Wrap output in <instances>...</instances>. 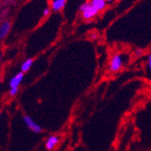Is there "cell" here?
<instances>
[{
	"instance_id": "52a82bcc",
	"label": "cell",
	"mask_w": 151,
	"mask_h": 151,
	"mask_svg": "<svg viewBox=\"0 0 151 151\" xmlns=\"http://www.w3.org/2000/svg\"><path fill=\"white\" fill-rule=\"evenodd\" d=\"M10 29H11V23L8 21H5L0 25V40L6 37V35L10 32Z\"/></svg>"
},
{
	"instance_id": "30bf717a",
	"label": "cell",
	"mask_w": 151,
	"mask_h": 151,
	"mask_svg": "<svg viewBox=\"0 0 151 151\" xmlns=\"http://www.w3.org/2000/svg\"><path fill=\"white\" fill-rule=\"evenodd\" d=\"M17 92H18V88H10V90H9V95L12 96V97L17 95Z\"/></svg>"
},
{
	"instance_id": "9a60e30c",
	"label": "cell",
	"mask_w": 151,
	"mask_h": 151,
	"mask_svg": "<svg viewBox=\"0 0 151 151\" xmlns=\"http://www.w3.org/2000/svg\"><path fill=\"white\" fill-rule=\"evenodd\" d=\"M1 59H2V53L0 52V61H1Z\"/></svg>"
},
{
	"instance_id": "7a4b0ae2",
	"label": "cell",
	"mask_w": 151,
	"mask_h": 151,
	"mask_svg": "<svg viewBox=\"0 0 151 151\" xmlns=\"http://www.w3.org/2000/svg\"><path fill=\"white\" fill-rule=\"evenodd\" d=\"M124 65V57L122 54L117 53L111 57V61H109V69L111 73H118L121 68Z\"/></svg>"
},
{
	"instance_id": "8fae6325",
	"label": "cell",
	"mask_w": 151,
	"mask_h": 151,
	"mask_svg": "<svg viewBox=\"0 0 151 151\" xmlns=\"http://www.w3.org/2000/svg\"><path fill=\"white\" fill-rule=\"evenodd\" d=\"M51 14V9L50 8H45V9H44V11H43V15L45 16V17H48L49 15Z\"/></svg>"
},
{
	"instance_id": "5bb4252c",
	"label": "cell",
	"mask_w": 151,
	"mask_h": 151,
	"mask_svg": "<svg viewBox=\"0 0 151 151\" xmlns=\"http://www.w3.org/2000/svg\"><path fill=\"white\" fill-rule=\"evenodd\" d=\"M141 53H142V52L140 50H138V51L136 52V54H141Z\"/></svg>"
},
{
	"instance_id": "277c9868",
	"label": "cell",
	"mask_w": 151,
	"mask_h": 151,
	"mask_svg": "<svg viewBox=\"0 0 151 151\" xmlns=\"http://www.w3.org/2000/svg\"><path fill=\"white\" fill-rule=\"evenodd\" d=\"M23 79H24V73H22V72L17 73L16 75H14L9 81L10 88H18V86L20 85Z\"/></svg>"
},
{
	"instance_id": "4fadbf2b",
	"label": "cell",
	"mask_w": 151,
	"mask_h": 151,
	"mask_svg": "<svg viewBox=\"0 0 151 151\" xmlns=\"http://www.w3.org/2000/svg\"><path fill=\"white\" fill-rule=\"evenodd\" d=\"M115 1V0H106L107 3H113Z\"/></svg>"
},
{
	"instance_id": "ba28073f",
	"label": "cell",
	"mask_w": 151,
	"mask_h": 151,
	"mask_svg": "<svg viewBox=\"0 0 151 151\" xmlns=\"http://www.w3.org/2000/svg\"><path fill=\"white\" fill-rule=\"evenodd\" d=\"M90 3L97 9L99 12L103 11L107 7V2L106 0H91Z\"/></svg>"
},
{
	"instance_id": "5b68a950",
	"label": "cell",
	"mask_w": 151,
	"mask_h": 151,
	"mask_svg": "<svg viewBox=\"0 0 151 151\" xmlns=\"http://www.w3.org/2000/svg\"><path fill=\"white\" fill-rule=\"evenodd\" d=\"M59 143V137L57 136H50L45 141V148L47 150H52L55 148L57 144Z\"/></svg>"
},
{
	"instance_id": "7c38bea8",
	"label": "cell",
	"mask_w": 151,
	"mask_h": 151,
	"mask_svg": "<svg viewBox=\"0 0 151 151\" xmlns=\"http://www.w3.org/2000/svg\"><path fill=\"white\" fill-rule=\"evenodd\" d=\"M147 66H148L149 71H151V53L149 54L148 59H147Z\"/></svg>"
},
{
	"instance_id": "8992f818",
	"label": "cell",
	"mask_w": 151,
	"mask_h": 151,
	"mask_svg": "<svg viewBox=\"0 0 151 151\" xmlns=\"http://www.w3.org/2000/svg\"><path fill=\"white\" fill-rule=\"evenodd\" d=\"M67 0H52L51 2V9L54 12L61 11L64 8Z\"/></svg>"
},
{
	"instance_id": "6da1fadb",
	"label": "cell",
	"mask_w": 151,
	"mask_h": 151,
	"mask_svg": "<svg viewBox=\"0 0 151 151\" xmlns=\"http://www.w3.org/2000/svg\"><path fill=\"white\" fill-rule=\"evenodd\" d=\"M80 12L81 13V17L84 20H91L97 17L99 11L96 9L90 2H85L80 6Z\"/></svg>"
},
{
	"instance_id": "9c48e42d",
	"label": "cell",
	"mask_w": 151,
	"mask_h": 151,
	"mask_svg": "<svg viewBox=\"0 0 151 151\" xmlns=\"http://www.w3.org/2000/svg\"><path fill=\"white\" fill-rule=\"evenodd\" d=\"M33 63H34V61H33V59H27V60H25L23 63H22V65H21V72L22 73H26V72H28L30 69H31V67H32V65H33Z\"/></svg>"
},
{
	"instance_id": "3957f363",
	"label": "cell",
	"mask_w": 151,
	"mask_h": 151,
	"mask_svg": "<svg viewBox=\"0 0 151 151\" xmlns=\"http://www.w3.org/2000/svg\"><path fill=\"white\" fill-rule=\"evenodd\" d=\"M23 119H24V122L26 125V127L28 128L30 130H32L33 132H35V133H41L42 132V128H41L37 123H35L31 117L24 115L23 117Z\"/></svg>"
}]
</instances>
